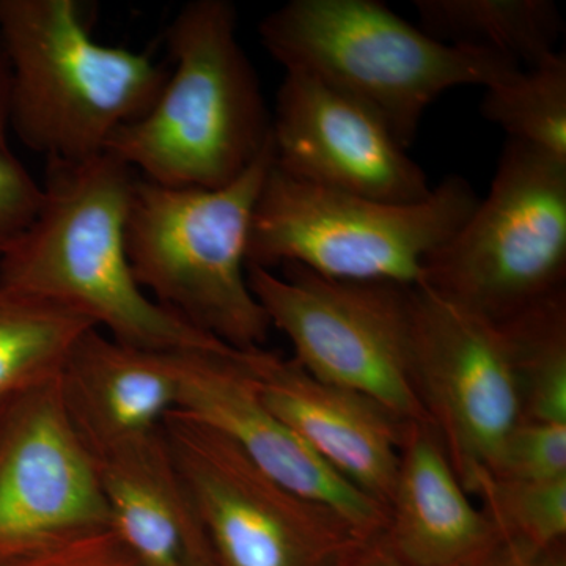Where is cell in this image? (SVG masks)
Listing matches in <instances>:
<instances>
[{
  "label": "cell",
  "mask_w": 566,
  "mask_h": 566,
  "mask_svg": "<svg viewBox=\"0 0 566 566\" xmlns=\"http://www.w3.org/2000/svg\"><path fill=\"white\" fill-rule=\"evenodd\" d=\"M0 566H140L111 527L70 536Z\"/></svg>",
  "instance_id": "d4e9b609"
},
{
  "label": "cell",
  "mask_w": 566,
  "mask_h": 566,
  "mask_svg": "<svg viewBox=\"0 0 566 566\" xmlns=\"http://www.w3.org/2000/svg\"><path fill=\"white\" fill-rule=\"evenodd\" d=\"M461 566H520L513 547L499 536L482 554Z\"/></svg>",
  "instance_id": "83f0119b"
},
{
  "label": "cell",
  "mask_w": 566,
  "mask_h": 566,
  "mask_svg": "<svg viewBox=\"0 0 566 566\" xmlns=\"http://www.w3.org/2000/svg\"><path fill=\"white\" fill-rule=\"evenodd\" d=\"M59 376L0 408V564L111 527L98 465L70 422Z\"/></svg>",
  "instance_id": "8fae6325"
},
{
  "label": "cell",
  "mask_w": 566,
  "mask_h": 566,
  "mask_svg": "<svg viewBox=\"0 0 566 566\" xmlns=\"http://www.w3.org/2000/svg\"><path fill=\"white\" fill-rule=\"evenodd\" d=\"M565 277L566 163L506 140L485 200L427 260L419 285L501 324Z\"/></svg>",
  "instance_id": "52a82bcc"
},
{
  "label": "cell",
  "mask_w": 566,
  "mask_h": 566,
  "mask_svg": "<svg viewBox=\"0 0 566 566\" xmlns=\"http://www.w3.org/2000/svg\"><path fill=\"white\" fill-rule=\"evenodd\" d=\"M93 327L70 308L0 283V408L57 378L71 349Z\"/></svg>",
  "instance_id": "d6986e66"
},
{
  "label": "cell",
  "mask_w": 566,
  "mask_h": 566,
  "mask_svg": "<svg viewBox=\"0 0 566 566\" xmlns=\"http://www.w3.org/2000/svg\"><path fill=\"white\" fill-rule=\"evenodd\" d=\"M77 0H0V39L13 70L11 133L48 161L106 153L147 114L169 71L147 52L93 39Z\"/></svg>",
  "instance_id": "277c9868"
},
{
  "label": "cell",
  "mask_w": 566,
  "mask_h": 566,
  "mask_svg": "<svg viewBox=\"0 0 566 566\" xmlns=\"http://www.w3.org/2000/svg\"><path fill=\"white\" fill-rule=\"evenodd\" d=\"M528 422L566 424V293L551 294L497 324Z\"/></svg>",
  "instance_id": "ffe728a7"
},
{
  "label": "cell",
  "mask_w": 566,
  "mask_h": 566,
  "mask_svg": "<svg viewBox=\"0 0 566 566\" xmlns=\"http://www.w3.org/2000/svg\"><path fill=\"white\" fill-rule=\"evenodd\" d=\"M274 164L271 147L222 188H169L137 175L126 252L161 307L238 349L263 348L271 323L248 281L253 211Z\"/></svg>",
  "instance_id": "5b68a950"
},
{
  "label": "cell",
  "mask_w": 566,
  "mask_h": 566,
  "mask_svg": "<svg viewBox=\"0 0 566 566\" xmlns=\"http://www.w3.org/2000/svg\"><path fill=\"white\" fill-rule=\"evenodd\" d=\"M491 475L520 482L566 479V424L521 420Z\"/></svg>",
  "instance_id": "603a6c76"
},
{
  "label": "cell",
  "mask_w": 566,
  "mask_h": 566,
  "mask_svg": "<svg viewBox=\"0 0 566 566\" xmlns=\"http://www.w3.org/2000/svg\"><path fill=\"white\" fill-rule=\"evenodd\" d=\"M178 408L232 441L286 490L329 506L363 538L381 534L387 510L324 464L266 408L241 352L174 353Z\"/></svg>",
  "instance_id": "4fadbf2b"
},
{
  "label": "cell",
  "mask_w": 566,
  "mask_h": 566,
  "mask_svg": "<svg viewBox=\"0 0 566 566\" xmlns=\"http://www.w3.org/2000/svg\"><path fill=\"white\" fill-rule=\"evenodd\" d=\"M471 494L482 499L499 536L516 549L532 554L564 543L566 479L520 482L486 475Z\"/></svg>",
  "instance_id": "7402d4cb"
},
{
  "label": "cell",
  "mask_w": 566,
  "mask_h": 566,
  "mask_svg": "<svg viewBox=\"0 0 566 566\" xmlns=\"http://www.w3.org/2000/svg\"><path fill=\"white\" fill-rule=\"evenodd\" d=\"M469 495L434 428L409 423L387 505V542L412 566L464 565L499 538Z\"/></svg>",
  "instance_id": "e0dca14e"
},
{
  "label": "cell",
  "mask_w": 566,
  "mask_h": 566,
  "mask_svg": "<svg viewBox=\"0 0 566 566\" xmlns=\"http://www.w3.org/2000/svg\"><path fill=\"white\" fill-rule=\"evenodd\" d=\"M483 117L509 140L566 163V55L556 51L485 88Z\"/></svg>",
  "instance_id": "44dd1931"
},
{
  "label": "cell",
  "mask_w": 566,
  "mask_h": 566,
  "mask_svg": "<svg viewBox=\"0 0 566 566\" xmlns=\"http://www.w3.org/2000/svg\"><path fill=\"white\" fill-rule=\"evenodd\" d=\"M136 178L107 151L84 161H48L39 214L0 256V283L70 308L134 348L238 352L170 314L134 277L125 230Z\"/></svg>",
  "instance_id": "6da1fadb"
},
{
  "label": "cell",
  "mask_w": 566,
  "mask_h": 566,
  "mask_svg": "<svg viewBox=\"0 0 566 566\" xmlns=\"http://www.w3.org/2000/svg\"><path fill=\"white\" fill-rule=\"evenodd\" d=\"M13 106V70L6 44L0 39V150L9 147Z\"/></svg>",
  "instance_id": "4316f807"
},
{
  "label": "cell",
  "mask_w": 566,
  "mask_h": 566,
  "mask_svg": "<svg viewBox=\"0 0 566 566\" xmlns=\"http://www.w3.org/2000/svg\"><path fill=\"white\" fill-rule=\"evenodd\" d=\"M163 433L218 566H342L363 536L331 510L286 490L181 409Z\"/></svg>",
  "instance_id": "9c48e42d"
},
{
  "label": "cell",
  "mask_w": 566,
  "mask_h": 566,
  "mask_svg": "<svg viewBox=\"0 0 566 566\" xmlns=\"http://www.w3.org/2000/svg\"><path fill=\"white\" fill-rule=\"evenodd\" d=\"M248 266L253 296L319 381L370 398L403 422H428L412 374V289L335 281L296 264Z\"/></svg>",
  "instance_id": "ba28073f"
},
{
  "label": "cell",
  "mask_w": 566,
  "mask_h": 566,
  "mask_svg": "<svg viewBox=\"0 0 566 566\" xmlns=\"http://www.w3.org/2000/svg\"><path fill=\"white\" fill-rule=\"evenodd\" d=\"M342 566H412L395 553L387 542L385 531L364 539L352 551Z\"/></svg>",
  "instance_id": "484cf974"
},
{
  "label": "cell",
  "mask_w": 566,
  "mask_h": 566,
  "mask_svg": "<svg viewBox=\"0 0 566 566\" xmlns=\"http://www.w3.org/2000/svg\"><path fill=\"white\" fill-rule=\"evenodd\" d=\"M59 379L70 422L95 460L161 430L178 408L174 353L123 345L98 327L74 345Z\"/></svg>",
  "instance_id": "9a60e30c"
},
{
  "label": "cell",
  "mask_w": 566,
  "mask_h": 566,
  "mask_svg": "<svg viewBox=\"0 0 566 566\" xmlns=\"http://www.w3.org/2000/svg\"><path fill=\"white\" fill-rule=\"evenodd\" d=\"M260 398L324 464L387 510L409 423L264 348L241 352Z\"/></svg>",
  "instance_id": "5bb4252c"
},
{
  "label": "cell",
  "mask_w": 566,
  "mask_h": 566,
  "mask_svg": "<svg viewBox=\"0 0 566 566\" xmlns=\"http://www.w3.org/2000/svg\"><path fill=\"white\" fill-rule=\"evenodd\" d=\"M479 202L460 175L419 202L392 203L311 185L273 164L253 211L248 266L296 264L335 281L417 286Z\"/></svg>",
  "instance_id": "8992f818"
},
{
  "label": "cell",
  "mask_w": 566,
  "mask_h": 566,
  "mask_svg": "<svg viewBox=\"0 0 566 566\" xmlns=\"http://www.w3.org/2000/svg\"><path fill=\"white\" fill-rule=\"evenodd\" d=\"M412 374L428 422L471 494L493 474L506 438L523 420L504 335L497 324L417 285Z\"/></svg>",
  "instance_id": "30bf717a"
},
{
  "label": "cell",
  "mask_w": 566,
  "mask_h": 566,
  "mask_svg": "<svg viewBox=\"0 0 566 566\" xmlns=\"http://www.w3.org/2000/svg\"><path fill=\"white\" fill-rule=\"evenodd\" d=\"M415 9L420 29L433 39L528 66L557 51L565 29L553 0H416Z\"/></svg>",
  "instance_id": "ac0fdd59"
},
{
  "label": "cell",
  "mask_w": 566,
  "mask_h": 566,
  "mask_svg": "<svg viewBox=\"0 0 566 566\" xmlns=\"http://www.w3.org/2000/svg\"><path fill=\"white\" fill-rule=\"evenodd\" d=\"M259 31L285 71L363 104L405 150L442 93L493 87L523 70L497 52L442 43L378 0H292L271 11Z\"/></svg>",
  "instance_id": "3957f363"
},
{
  "label": "cell",
  "mask_w": 566,
  "mask_h": 566,
  "mask_svg": "<svg viewBox=\"0 0 566 566\" xmlns=\"http://www.w3.org/2000/svg\"><path fill=\"white\" fill-rule=\"evenodd\" d=\"M166 39L174 70L161 93L106 151L156 185L222 188L273 144V115L238 36L237 7L192 0Z\"/></svg>",
  "instance_id": "7a4b0ae2"
},
{
  "label": "cell",
  "mask_w": 566,
  "mask_h": 566,
  "mask_svg": "<svg viewBox=\"0 0 566 566\" xmlns=\"http://www.w3.org/2000/svg\"><path fill=\"white\" fill-rule=\"evenodd\" d=\"M43 202V185L10 148L0 150V256L31 229Z\"/></svg>",
  "instance_id": "cb8c5ba5"
},
{
  "label": "cell",
  "mask_w": 566,
  "mask_h": 566,
  "mask_svg": "<svg viewBox=\"0 0 566 566\" xmlns=\"http://www.w3.org/2000/svg\"><path fill=\"white\" fill-rule=\"evenodd\" d=\"M95 461L111 528L140 566H218L163 427Z\"/></svg>",
  "instance_id": "2e32d148"
},
{
  "label": "cell",
  "mask_w": 566,
  "mask_h": 566,
  "mask_svg": "<svg viewBox=\"0 0 566 566\" xmlns=\"http://www.w3.org/2000/svg\"><path fill=\"white\" fill-rule=\"evenodd\" d=\"M513 551H515L520 566H566L565 551L562 545L532 554L523 553V551L516 549V547H513Z\"/></svg>",
  "instance_id": "f1b7e54d"
},
{
  "label": "cell",
  "mask_w": 566,
  "mask_h": 566,
  "mask_svg": "<svg viewBox=\"0 0 566 566\" xmlns=\"http://www.w3.org/2000/svg\"><path fill=\"white\" fill-rule=\"evenodd\" d=\"M273 147L282 172L334 191L412 203L433 189L374 112L300 71L279 88Z\"/></svg>",
  "instance_id": "7c38bea8"
}]
</instances>
